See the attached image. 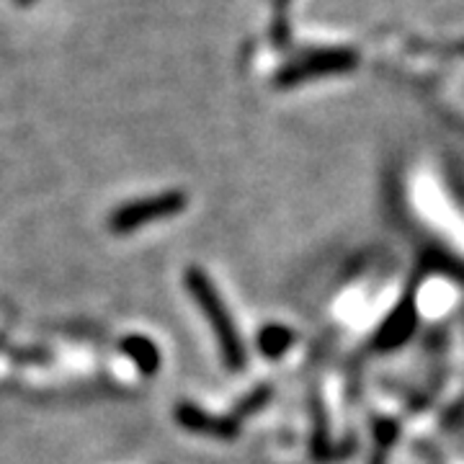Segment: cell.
<instances>
[{
    "instance_id": "obj_5",
    "label": "cell",
    "mask_w": 464,
    "mask_h": 464,
    "mask_svg": "<svg viewBox=\"0 0 464 464\" xmlns=\"http://www.w3.org/2000/svg\"><path fill=\"white\" fill-rule=\"evenodd\" d=\"M286 343H289V333L282 328H266L261 335V348H264V353H271V356H276Z\"/></svg>"
},
{
    "instance_id": "obj_1",
    "label": "cell",
    "mask_w": 464,
    "mask_h": 464,
    "mask_svg": "<svg viewBox=\"0 0 464 464\" xmlns=\"http://www.w3.org/2000/svg\"><path fill=\"white\" fill-rule=\"evenodd\" d=\"M186 286L191 292V297L197 299L204 317L209 320L212 331H215L219 348H222V359L232 372H240L246 366V351H243V341L237 335V328L232 323L230 313L225 307V302L217 292L215 282L207 276V271H201L199 266H191L186 271Z\"/></svg>"
},
{
    "instance_id": "obj_4",
    "label": "cell",
    "mask_w": 464,
    "mask_h": 464,
    "mask_svg": "<svg viewBox=\"0 0 464 464\" xmlns=\"http://www.w3.org/2000/svg\"><path fill=\"white\" fill-rule=\"evenodd\" d=\"M121 348L137 362V366L142 369V374H155V372H158V366H160V353H158V348H155L152 341L142 338V335H130V338H124Z\"/></svg>"
},
{
    "instance_id": "obj_6",
    "label": "cell",
    "mask_w": 464,
    "mask_h": 464,
    "mask_svg": "<svg viewBox=\"0 0 464 464\" xmlns=\"http://www.w3.org/2000/svg\"><path fill=\"white\" fill-rule=\"evenodd\" d=\"M16 3H18V5H32L34 0H16Z\"/></svg>"
},
{
    "instance_id": "obj_3",
    "label": "cell",
    "mask_w": 464,
    "mask_h": 464,
    "mask_svg": "<svg viewBox=\"0 0 464 464\" xmlns=\"http://www.w3.org/2000/svg\"><path fill=\"white\" fill-rule=\"evenodd\" d=\"M176 420L181 423L183 429L197 433H209V436H217V439H232L237 433V415L235 418H217V415H209L199 411L197 405H179L176 408Z\"/></svg>"
},
{
    "instance_id": "obj_2",
    "label": "cell",
    "mask_w": 464,
    "mask_h": 464,
    "mask_svg": "<svg viewBox=\"0 0 464 464\" xmlns=\"http://www.w3.org/2000/svg\"><path fill=\"white\" fill-rule=\"evenodd\" d=\"M183 209H186V197L181 191H166V194H155V197H148V199L121 204L114 215L109 217V227L116 235H127V232L140 230V227H145L155 219L179 215Z\"/></svg>"
}]
</instances>
